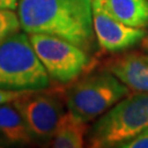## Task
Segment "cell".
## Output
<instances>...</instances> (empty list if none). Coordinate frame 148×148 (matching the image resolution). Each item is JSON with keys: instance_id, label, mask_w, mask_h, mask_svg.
<instances>
[{"instance_id": "cell-1", "label": "cell", "mask_w": 148, "mask_h": 148, "mask_svg": "<svg viewBox=\"0 0 148 148\" xmlns=\"http://www.w3.org/2000/svg\"><path fill=\"white\" fill-rule=\"evenodd\" d=\"M16 10L27 34L59 37L89 54L98 45L91 0H20Z\"/></svg>"}, {"instance_id": "cell-2", "label": "cell", "mask_w": 148, "mask_h": 148, "mask_svg": "<svg viewBox=\"0 0 148 148\" xmlns=\"http://www.w3.org/2000/svg\"><path fill=\"white\" fill-rule=\"evenodd\" d=\"M148 128V93H128L97 119L88 132L93 148H121L123 144Z\"/></svg>"}, {"instance_id": "cell-3", "label": "cell", "mask_w": 148, "mask_h": 148, "mask_svg": "<svg viewBox=\"0 0 148 148\" xmlns=\"http://www.w3.org/2000/svg\"><path fill=\"white\" fill-rule=\"evenodd\" d=\"M51 85L27 33L19 31L0 43V89L34 91Z\"/></svg>"}, {"instance_id": "cell-4", "label": "cell", "mask_w": 148, "mask_h": 148, "mask_svg": "<svg viewBox=\"0 0 148 148\" xmlns=\"http://www.w3.org/2000/svg\"><path fill=\"white\" fill-rule=\"evenodd\" d=\"M130 93V89L109 70L80 77L65 91L67 112L77 121L89 123L100 117Z\"/></svg>"}, {"instance_id": "cell-5", "label": "cell", "mask_w": 148, "mask_h": 148, "mask_svg": "<svg viewBox=\"0 0 148 148\" xmlns=\"http://www.w3.org/2000/svg\"><path fill=\"white\" fill-rule=\"evenodd\" d=\"M29 37L51 82L55 85H70L92 63L89 53L66 40L40 33L29 34Z\"/></svg>"}, {"instance_id": "cell-6", "label": "cell", "mask_w": 148, "mask_h": 148, "mask_svg": "<svg viewBox=\"0 0 148 148\" xmlns=\"http://www.w3.org/2000/svg\"><path fill=\"white\" fill-rule=\"evenodd\" d=\"M49 88L27 91L12 102L23 117L34 142L51 140L67 112L65 93Z\"/></svg>"}, {"instance_id": "cell-7", "label": "cell", "mask_w": 148, "mask_h": 148, "mask_svg": "<svg viewBox=\"0 0 148 148\" xmlns=\"http://www.w3.org/2000/svg\"><path fill=\"white\" fill-rule=\"evenodd\" d=\"M92 1L93 30L101 49L109 53H120L134 47L145 40L146 29L127 25L112 14L108 0Z\"/></svg>"}, {"instance_id": "cell-8", "label": "cell", "mask_w": 148, "mask_h": 148, "mask_svg": "<svg viewBox=\"0 0 148 148\" xmlns=\"http://www.w3.org/2000/svg\"><path fill=\"white\" fill-rule=\"evenodd\" d=\"M106 69L130 90L148 93V54L131 52L111 58Z\"/></svg>"}, {"instance_id": "cell-9", "label": "cell", "mask_w": 148, "mask_h": 148, "mask_svg": "<svg viewBox=\"0 0 148 148\" xmlns=\"http://www.w3.org/2000/svg\"><path fill=\"white\" fill-rule=\"evenodd\" d=\"M0 142L11 146L31 145L34 139L12 103L0 106Z\"/></svg>"}, {"instance_id": "cell-10", "label": "cell", "mask_w": 148, "mask_h": 148, "mask_svg": "<svg viewBox=\"0 0 148 148\" xmlns=\"http://www.w3.org/2000/svg\"><path fill=\"white\" fill-rule=\"evenodd\" d=\"M89 132L87 123L77 121L68 112L63 115L58 126L51 139V147L80 148L85 145V138Z\"/></svg>"}, {"instance_id": "cell-11", "label": "cell", "mask_w": 148, "mask_h": 148, "mask_svg": "<svg viewBox=\"0 0 148 148\" xmlns=\"http://www.w3.org/2000/svg\"><path fill=\"white\" fill-rule=\"evenodd\" d=\"M112 14L127 25L148 27V0H108Z\"/></svg>"}, {"instance_id": "cell-12", "label": "cell", "mask_w": 148, "mask_h": 148, "mask_svg": "<svg viewBox=\"0 0 148 148\" xmlns=\"http://www.w3.org/2000/svg\"><path fill=\"white\" fill-rule=\"evenodd\" d=\"M21 24L18 13L14 10L0 9V43L7 37L20 31Z\"/></svg>"}, {"instance_id": "cell-13", "label": "cell", "mask_w": 148, "mask_h": 148, "mask_svg": "<svg viewBox=\"0 0 148 148\" xmlns=\"http://www.w3.org/2000/svg\"><path fill=\"white\" fill-rule=\"evenodd\" d=\"M121 148H148V128L138 134L136 137L123 144Z\"/></svg>"}, {"instance_id": "cell-14", "label": "cell", "mask_w": 148, "mask_h": 148, "mask_svg": "<svg viewBox=\"0 0 148 148\" xmlns=\"http://www.w3.org/2000/svg\"><path fill=\"white\" fill-rule=\"evenodd\" d=\"M27 91H11V90L0 89V106L12 103Z\"/></svg>"}, {"instance_id": "cell-15", "label": "cell", "mask_w": 148, "mask_h": 148, "mask_svg": "<svg viewBox=\"0 0 148 148\" xmlns=\"http://www.w3.org/2000/svg\"><path fill=\"white\" fill-rule=\"evenodd\" d=\"M20 0H0V9L16 10Z\"/></svg>"}, {"instance_id": "cell-16", "label": "cell", "mask_w": 148, "mask_h": 148, "mask_svg": "<svg viewBox=\"0 0 148 148\" xmlns=\"http://www.w3.org/2000/svg\"><path fill=\"white\" fill-rule=\"evenodd\" d=\"M145 38H146V41H147V44H148V36H147V35H146V37H145Z\"/></svg>"}]
</instances>
